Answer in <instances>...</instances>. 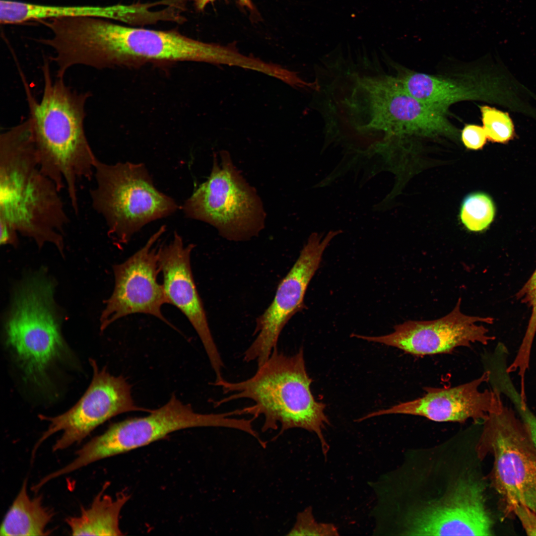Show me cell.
I'll return each mask as SVG.
<instances>
[{"label":"cell","instance_id":"cell-1","mask_svg":"<svg viewBox=\"0 0 536 536\" xmlns=\"http://www.w3.org/2000/svg\"><path fill=\"white\" fill-rule=\"evenodd\" d=\"M42 69L44 90L38 101L22 70L18 68L28 105V118L40 169L59 191L66 189L72 210L78 214V183L93 178L97 159L84 127L85 105L91 94L72 90L66 84L64 78L53 80L48 60H44Z\"/></svg>","mask_w":536,"mask_h":536},{"label":"cell","instance_id":"cell-2","mask_svg":"<svg viewBox=\"0 0 536 536\" xmlns=\"http://www.w3.org/2000/svg\"><path fill=\"white\" fill-rule=\"evenodd\" d=\"M63 43L70 65L98 69L148 63L216 65L222 54L220 45L193 39L174 30L130 27L95 17L69 19L64 29Z\"/></svg>","mask_w":536,"mask_h":536},{"label":"cell","instance_id":"cell-3","mask_svg":"<svg viewBox=\"0 0 536 536\" xmlns=\"http://www.w3.org/2000/svg\"><path fill=\"white\" fill-rule=\"evenodd\" d=\"M312 379L306 370L302 347L287 355L274 349L268 359L253 376L239 382L222 379L211 383L220 387L227 397L213 402L215 407L240 399L254 404L239 409V415L264 418L262 431L280 429L277 438L285 431L301 428L314 433L327 458L330 446L323 431L330 424L325 413L326 404L317 402L311 390Z\"/></svg>","mask_w":536,"mask_h":536},{"label":"cell","instance_id":"cell-4","mask_svg":"<svg viewBox=\"0 0 536 536\" xmlns=\"http://www.w3.org/2000/svg\"><path fill=\"white\" fill-rule=\"evenodd\" d=\"M340 101L343 124L358 135L385 139L416 135L458 136V129L446 115L411 95L397 76L350 72Z\"/></svg>","mask_w":536,"mask_h":536},{"label":"cell","instance_id":"cell-5","mask_svg":"<svg viewBox=\"0 0 536 536\" xmlns=\"http://www.w3.org/2000/svg\"><path fill=\"white\" fill-rule=\"evenodd\" d=\"M95 186L90 190L94 210L104 219L108 234L119 245L149 222L178 208L174 200L158 191L142 163L95 165Z\"/></svg>","mask_w":536,"mask_h":536},{"label":"cell","instance_id":"cell-6","mask_svg":"<svg viewBox=\"0 0 536 536\" xmlns=\"http://www.w3.org/2000/svg\"><path fill=\"white\" fill-rule=\"evenodd\" d=\"M55 285L35 274L16 290L5 322L6 340L25 375L40 385L51 364L62 355V336L54 301Z\"/></svg>","mask_w":536,"mask_h":536},{"label":"cell","instance_id":"cell-7","mask_svg":"<svg viewBox=\"0 0 536 536\" xmlns=\"http://www.w3.org/2000/svg\"><path fill=\"white\" fill-rule=\"evenodd\" d=\"M483 423L477 451L480 458L493 457L491 485L504 518L517 506L536 515V449L522 421L503 403Z\"/></svg>","mask_w":536,"mask_h":536},{"label":"cell","instance_id":"cell-8","mask_svg":"<svg viewBox=\"0 0 536 536\" xmlns=\"http://www.w3.org/2000/svg\"><path fill=\"white\" fill-rule=\"evenodd\" d=\"M183 210L187 217L202 221L232 241L246 240L259 234L264 224L262 202L223 152L215 155L210 174L187 200Z\"/></svg>","mask_w":536,"mask_h":536},{"label":"cell","instance_id":"cell-9","mask_svg":"<svg viewBox=\"0 0 536 536\" xmlns=\"http://www.w3.org/2000/svg\"><path fill=\"white\" fill-rule=\"evenodd\" d=\"M231 412L201 413L172 395L160 407L149 414L133 417L112 424L75 452L66 467L73 472L94 462L125 453L163 439L169 434L194 427L235 428L237 419Z\"/></svg>","mask_w":536,"mask_h":536},{"label":"cell","instance_id":"cell-10","mask_svg":"<svg viewBox=\"0 0 536 536\" xmlns=\"http://www.w3.org/2000/svg\"><path fill=\"white\" fill-rule=\"evenodd\" d=\"M93 378L87 390L70 409L54 417L40 415L49 426L34 445L32 458L40 445L51 436L62 433L54 444V452L65 450L81 442L97 427L119 414L152 409L136 405L132 397L131 386L122 376H115L106 369H99L91 359Z\"/></svg>","mask_w":536,"mask_h":536},{"label":"cell","instance_id":"cell-11","mask_svg":"<svg viewBox=\"0 0 536 536\" xmlns=\"http://www.w3.org/2000/svg\"><path fill=\"white\" fill-rule=\"evenodd\" d=\"M336 235L331 231L323 238L314 233L309 238L294 264L279 282L273 301L256 320L254 341L246 350L243 360L263 364L277 348L279 335L291 317L305 307L307 287L318 269L323 253Z\"/></svg>","mask_w":536,"mask_h":536},{"label":"cell","instance_id":"cell-12","mask_svg":"<svg viewBox=\"0 0 536 536\" xmlns=\"http://www.w3.org/2000/svg\"><path fill=\"white\" fill-rule=\"evenodd\" d=\"M165 231L162 226L145 244L122 263L113 266L115 285L100 317L104 331L118 319L130 315L154 316L175 328L161 312L167 303L163 287L157 281L160 272L158 249L155 244Z\"/></svg>","mask_w":536,"mask_h":536},{"label":"cell","instance_id":"cell-13","mask_svg":"<svg viewBox=\"0 0 536 536\" xmlns=\"http://www.w3.org/2000/svg\"><path fill=\"white\" fill-rule=\"evenodd\" d=\"M459 298L453 310L445 316L431 321H408L396 325L394 331L381 336L353 334L352 336L398 348L415 356L448 353L458 347L472 343L486 345L495 337L480 323L492 324L491 317L471 316L461 310Z\"/></svg>","mask_w":536,"mask_h":536},{"label":"cell","instance_id":"cell-14","mask_svg":"<svg viewBox=\"0 0 536 536\" xmlns=\"http://www.w3.org/2000/svg\"><path fill=\"white\" fill-rule=\"evenodd\" d=\"M482 484L461 480L445 497L408 515L405 535L491 536L493 520L485 503Z\"/></svg>","mask_w":536,"mask_h":536},{"label":"cell","instance_id":"cell-15","mask_svg":"<svg viewBox=\"0 0 536 536\" xmlns=\"http://www.w3.org/2000/svg\"><path fill=\"white\" fill-rule=\"evenodd\" d=\"M60 192L38 169L9 202L0 206V226L32 239L40 248L52 244L62 253L68 217Z\"/></svg>","mask_w":536,"mask_h":536},{"label":"cell","instance_id":"cell-16","mask_svg":"<svg viewBox=\"0 0 536 536\" xmlns=\"http://www.w3.org/2000/svg\"><path fill=\"white\" fill-rule=\"evenodd\" d=\"M489 377L487 369L478 378L457 386L426 387L422 397L370 413L359 420L400 414L420 416L436 422H464L469 419L483 422L503 403L497 390L479 389L483 383L489 382Z\"/></svg>","mask_w":536,"mask_h":536},{"label":"cell","instance_id":"cell-17","mask_svg":"<svg viewBox=\"0 0 536 536\" xmlns=\"http://www.w3.org/2000/svg\"><path fill=\"white\" fill-rule=\"evenodd\" d=\"M194 247L193 244L185 245L175 232L169 243L158 248L162 284L168 304L177 307L191 324L202 343L216 379H220L223 377L224 365L193 275L191 256Z\"/></svg>","mask_w":536,"mask_h":536},{"label":"cell","instance_id":"cell-18","mask_svg":"<svg viewBox=\"0 0 536 536\" xmlns=\"http://www.w3.org/2000/svg\"><path fill=\"white\" fill-rule=\"evenodd\" d=\"M396 76L411 95L432 109L446 115L450 106L466 100H491L494 83L476 70L434 75L396 66Z\"/></svg>","mask_w":536,"mask_h":536},{"label":"cell","instance_id":"cell-19","mask_svg":"<svg viewBox=\"0 0 536 536\" xmlns=\"http://www.w3.org/2000/svg\"><path fill=\"white\" fill-rule=\"evenodd\" d=\"M103 486L87 508L83 507L78 516L66 519L72 536H121V511L130 496L120 493L113 498L104 494Z\"/></svg>","mask_w":536,"mask_h":536},{"label":"cell","instance_id":"cell-20","mask_svg":"<svg viewBox=\"0 0 536 536\" xmlns=\"http://www.w3.org/2000/svg\"><path fill=\"white\" fill-rule=\"evenodd\" d=\"M27 483L25 478L6 513L0 526V536H47L51 533L47 527L54 512L43 504L41 496L32 498L29 495Z\"/></svg>","mask_w":536,"mask_h":536},{"label":"cell","instance_id":"cell-21","mask_svg":"<svg viewBox=\"0 0 536 536\" xmlns=\"http://www.w3.org/2000/svg\"><path fill=\"white\" fill-rule=\"evenodd\" d=\"M17 13L19 20L22 23L67 17H95L122 20L125 15V7L123 5H50L21 1L18 6Z\"/></svg>","mask_w":536,"mask_h":536},{"label":"cell","instance_id":"cell-22","mask_svg":"<svg viewBox=\"0 0 536 536\" xmlns=\"http://www.w3.org/2000/svg\"><path fill=\"white\" fill-rule=\"evenodd\" d=\"M495 209L491 199L487 195L478 193L468 196L461 210V219L470 231L478 232L489 226L492 222Z\"/></svg>","mask_w":536,"mask_h":536},{"label":"cell","instance_id":"cell-23","mask_svg":"<svg viewBox=\"0 0 536 536\" xmlns=\"http://www.w3.org/2000/svg\"><path fill=\"white\" fill-rule=\"evenodd\" d=\"M479 108L487 139L495 142L505 143L512 138L514 126L507 113L487 105Z\"/></svg>","mask_w":536,"mask_h":536},{"label":"cell","instance_id":"cell-24","mask_svg":"<svg viewBox=\"0 0 536 536\" xmlns=\"http://www.w3.org/2000/svg\"><path fill=\"white\" fill-rule=\"evenodd\" d=\"M287 536H338L337 528L333 524L319 523L315 519L313 509L307 507L299 512L293 527Z\"/></svg>","mask_w":536,"mask_h":536},{"label":"cell","instance_id":"cell-25","mask_svg":"<svg viewBox=\"0 0 536 536\" xmlns=\"http://www.w3.org/2000/svg\"><path fill=\"white\" fill-rule=\"evenodd\" d=\"M516 297L531 311L528 327L520 345L522 349L529 351L532 349L536 334V269L518 292Z\"/></svg>","mask_w":536,"mask_h":536},{"label":"cell","instance_id":"cell-26","mask_svg":"<svg viewBox=\"0 0 536 536\" xmlns=\"http://www.w3.org/2000/svg\"><path fill=\"white\" fill-rule=\"evenodd\" d=\"M461 138L469 149L481 148L486 142V134L483 127L475 124H466L461 132Z\"/></svg>","mask_w":536,"mask_h":536},{"label":"cell","instance_id":"cell-27","mask_svg":"<svg viewBox=\"0 0 536 536\" xmlns=\"http://www.w3.org/2000/svg\"><path fill=\"white\" fill-rule=\"evenodd\" d=\"M514 406L536 449V415L529 409L526 402L520 400L515 402Z\"/></svg>","mask_w":536,"mask_h":536},{"label":"cell","instance_id":"cell-28","mask_svg":"<svg viewBox=\"0 0 536 536\" xmlns=\"http://www.w3.org/2000/svg\"><path fill=\"white\" fill-rule=\"evenodd\" d=\"M520 522L525 533L529 536H536V515L523 506H517L513 511V517Z\"/></svg>","mask_w":536,"mask_h":536},{"label":"cell","instance_id":"cell-29","mask_svg":"<svg viewBox=\"0 0 536 536\" xmlns=\"http://www.w3.org/2000/svg\"><path fill=\"white\" fill-rule=\"evenodd\" d=\"M216 0H196L197 7L199 9L202 10L205 6L210 2ZM242 5L247 6L248 8L253 9V5L251 0H237Z\"/></svg>","mask_w":536,"mask_h":536},{"label":"cell","instance_id":"cell-30","mask_svg":"<svg viewBox=\"0 0 536 536\" xmlns=\"http://www.w3.org/2000/svg\"><path fill=\"white\" fill-rule=\"evenodd\" d=\"M509 366H508V369H509V371H510V372H513V371H511V370H510L509 369ZM517 372H518V371H517ZM518 375H519L520 376H521V377H524V376H525V375H526V374H525V375H524V376H521V375H519V374H518Z\"/></svg>","mask_w":536,"mask_h":536},{"label":"cell","instance_id":"cell-31","mask_svg":"<svg viewBox=\"0 0 536 536\" xmlns=\"http://www.w3.org/2000/svg\"><path fill=\"white\" fill-rule=\"evenodd\" d=\"M505 347V348H506V347H504V346H498V347H497L496 348H497V347Z\"/></svg>","mask_w":536,"mask_h":536}]
</instances>
